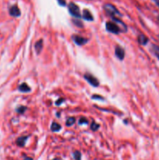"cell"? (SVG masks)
<instances>
[{
    "mask_svg": "<svg viewBox=\"0 0 159 160\" xmlns=\"http://www.w3.org/2000/svg\"><path fill=\"white\" fill-rule=\"evenodd\" d=\"M28 136H22V137H20L17 140V145L18 146H20V147H23V146L25 145L27 140L28 139Z\"/></svg>",
    "mask_w": 159,
    "mask_h": 160,
    "instance_id": "cell-11",
    "label": "cell"
},
{
    "mask_svg": "<svg viewBox=\"0 0 159 160\" xmlns=\"http://www.w3.org/2000/svg\"><path fill=\"white\" fill-rule=\"evenodd\" d=\"M23 160H33V159H32V158H30V157H26Z\"/></svg>",
    "mask_w": 159,
    "mask_h": 160,
    "instance_id": "cell-26",
    "label": "cell"
},
{
    "mask_svg": "<svg viewBox=\"0 0 159 160\" xmlns=\"http://www.w3.org/2000/svg\"><path fill=\"white\" fill-rule=\"evenodd\" d=\"M154 2L155 3V4L157 5V6L159 8V0H154Z\"/></svg>",
    "mask_w": 159,
    "mask_h": 160,
    "instance_id": "cell-25",
    "label": "cell"
},
{
    "mask_svg": "<svg viewBox=\"0 0 159 160\" xmlns=\"http://www.w3.org/2000/svg\"><path fill=\"white\" fill-rule=\"evenodd\" d=\"M26 109H27V107H26V106H19V107L17 108V112H18V113L22 114V113H23V112L26 111Z\"/></svg>",
    "mask_w": 159,
    "mask_h": 160,
    "instance_id": "cell-18",
    "label": "cell"
},
{
    "mask_svg": "<svg viewBox=\"0 0 159 160\" xmlns=\"http://www.w3.org/2000/svg\"><path fill=\"white\" fill-rule=\"evenodd\" d=\"M82 17L84 20H88V21H93L94 20V17L91 13V12L89 11L88 9H84Z\"/></svg>",
    "mask_w": 159,
    "mask_h": 160,
    "instance_id": "cell-9",
    "label": "cell"
},
{
    "mask_svg": "<svg viewBox=\"0 0 159 160\" xmlns=\"http://www.w3.org/2000/svg\"><path fill=\"white\" fill-rule=\"evenodd\" d=\"M100 127V125L99 124H98V123H96L94 121H93L92 122V123H91V131H98V128Z\"/></svg>",
    "mask_w": 159,
    "mask_h": 160,
    "instance_id": "cell-17",
    "label": "cell"
},
{
    "mask_svg": "<svg viewBox=\"0 0 159 160\" xmlns=\"http://www.w3.org/2000/svg\"><path fill=\"white\" fill-rule=\"evenodd\" d=\"M64 102H65V99H64L63 98H59L55 102V104H56V106H59V105H61V104Z\"/></svg>",
    "mask_w": 159,
    "mask_h": 160,
    "instance_id": "cell-21",
    "label": "cell"
},
{
    "mask_svg": "<svg viewBox=\"0 0 159 160\" xmlns=\"http://www.w3.org/2000/svg\"><path fill=\"white\" fill-rule=\"evenodd\" d=\"M73 40L77 46H84L86 43L88 42V39L85 37H82V36H79V35H73Z\"/></svg>",
    "mask_w": 159,
    "mask_h": 160,
    "instance_id": "cell-6",
    "label": "cell"
},
{
    "mask_svg": "<svg viewBox=\"0 0 159 160\" xmlns=\"http://www.w3.org/2000/svg\"><path fill=\"white\" fill-rule=\"evenodd\" d=\"M76 122V119L74 117H69L67 119L66 122H65V125L67 127H71L74 124V123Z\"/></svg>",
    "mask_w": 159,
    "mask_h": 160,
    "instance_id": "cell-16",
    "label": "cell"
},
{
    "mask_svg": "<svg viewBox=\"0 0 159 160\" xmlns=\"http://www.w3.org/2000/svg\"><path fill=\"white\" fill-rule=\"evenodd\" d=\"M34 48H35V51L37 52V54H40V52H41L43 48V40L42 39H40L35 43L34 45Z\"/></svg>",
    "mask_w": 159,
    "mask_h": 160,
    "instance_id": "cell-12",
    "label": "cell"
},
{
    "mask_svg": "<svg viewBox=\"0 0 159 160\" xmlns=\"http://www.w3.org/2000/svg\"><path fill=\"white\" fill-rule=\"evenodd\" d=\"M73 156H74V159H75L76 160L81 159V154H80V152H78V151H76V152H74Z\"/></svg>",
    "mask_w": 159,
    "mask_h": 160,
    "instance_id": "cell-19",
    "label": "cell"
},
{
    "mask_svg": "<svg viewBox=\"0 0 159 160\" xmlns=\"http://www.w3.org/2000/svg\"><path fill=\"white\" fill-rule=\"evenodd\" d=\"M137 40H138V42H139L140 45H142V46H146L148 42H149V39L145 36L144 34H140L138 36Z\"/></svg>",
    "mask_w": 159,
    "mask_h": 160,
    "instance_id": "cell-10",
    "label": "cell"
},
{
    "mask_svg": "<svg viewBox=\"0 0 159 160\" xmlns=\"http://www.w3.org/2000/svg\"><path fill=\"white\" fill-rule=\"evenodd\" d=\"M68 9L69 13L73 16V17H76V18H80L81 17V13L80 11L79 6L76 5L75 3H70L68 5Z\"/></svg>",
    "mask_w": 159,
    "mask_h": 160,
    "instance_id": "cell-2",
    "label": "cell"
},
{
    "mask_svg": "<svg viewBox=\"0 0 159 160\" xmlns=\"http://www.w3.org/2000/svg\"><path fill=\"white\" fill-rule=\"evenodd\" d=\"M73 23H75V25L78 26V27H83V23H82V22H80V21L73 20Z\"/></svg>",
    "mask_w": 159,
    "mask_h": 160,
    "instance_id": "cell-23",
    "label": "cell"
},
{
    "mask_svg": "<svg viewBox=\"0 0 159 160\" xmlns=\"http://www.w3.org/2000/svg\"><path fill=\"white\" fill-rule=\"evenodd\" d=\"M53 160H59V159H53Z\"/></svg>",
    "mask_w": 159,
    "mask_h": 160,
    "instance_id": "cell-27",
    "label": "cell"
},
{
    "mask_svg": "<svg viewBox=\"0 0 159 160\" xmlns=\"http://www.w3.org/2000/svg\"><path fill=\"white\" fill-rule=\"evenodd\" d=\"M84 79L93 87H98V85H99V81L98 80V79L90 74H86L84 75Z\"/></svg>",
    "mask_w": 159,
    "mask_h": 160,
    "instance_id": "cell-4",
    "label": "cell"
},
{
    "mask_svg": "<svg viewBox=\"0 0 159 160\" xmlns=\"http://www.w3.org/2000/svg\"><path fill=\"white\" fill-rule=\"evenodd\" d=\"M51 131L53 132L59 131L60 130H61V126H60L59 123H56V122H53L51 126Z\"/></svg>",
    "mask_w": 159,
    "mask_h": 160,
    "instance_id": "cell-15",
    "label": "cell"
},
{
    "mask_svg": "<svg viewBox=\"0 0 159 160\" xmlns=\"http://www.w3.org/2000/svg\"><path fill=\"white\" fill-rule=\"evenodd\" d=\"M18 90L21 92H31V88L27 85V83H23L21 84L20 86H19V88H18Z\"/></svg>",
    "mask_w": 159,
    "mask_h": 160,
    "instance_id": "cell-13",
    "label": "cell"
},
{
    "mask_svg": "<svg viewBox=\"0 0 159 160\" xmlns=\"http://www.w3.org/2000/svg\"><path fill=\"white\" fill-rule=\"evenodd\" d=\"M92 98L93 99H99V100H103L104 99V98L102 97V96H100V95H96V94H94L92 96Z\"/></svg>",
    "mask_w": 159,
    "mask_h": 160,
    "instance_id": "cell-22",
    "label": "cell"
},
{
    "mask_svg": "<svg viewBox=\"0 0 159 160\" xmlns=\"http://www.w3.org/2000/svg\"><path fill=\"white\" fill-rule=\"evenodd\" d=\"M151 51L152 52V53L159 60V46H158L157 45H154V44L151 45Z\"/></svg>",
    "mask_w": 159,
    "mask_h": 160,
    "instance_id": "cell-14",
    "label": "cell"
},
{
    "mask_svg": "<svg viewBox=\"0 0 159 160\" xmlns=\"http://www.w3.org/2000/svg\"><path fill=\"white\" fill-rule=\"evenodd\" d=\"M9 14L11 15L12 17H20L21 13H20V9H19V7L17 5H14L10 7L9 9Z\"/></svg>",
    "mask_w": 159,
    "mask_h": 160,
    "instance_id": "cell-8",
    "label": "cell"
},
{
    "mask_svg": "<svg viewBox=\"0 0 159 160\" xmlns=\"http://www.w3.org/2000/svg\"><path fill=\"white\" fill-rule=\"evenodd\" d=\"M115 54L119 60H123L125 58V51L121 46H117L115 49Z\"/></svg>",
    "mask_w": 159,
    "mask_h": 160,
    "instance_id": "cell-7",
    "label": "cell"
},
{
    "mask_svg": "<svg viewBox=\"0 0 159 160\" xmlns=\"http://www.w3.org/2000/svg\"><path fill=\"white\" fill-rule=\"evenodd\" d=\"M158 38H159V35H158Z\"/></svg>",
    "mask_w": 159,
    "mask_h": 160,
    "instance_id": "cell-28",
    "label": "cell"
},
{
    "mask_svg": "<svg viewBox=\"0 0 159 160\" xmlns=\"http://www.w3.org/2000/svg\"><path fill=\"white\" fill-rule=\"evenodd\" d=\"M103 8H104L105 13L110 17H116V16H122V14L119 13L116 7L111 3H105V5L103 6Z\"/></svg>",
    "mask_w": 159,
    "mask_h": 160,
    "instance_id": "cell-1",
    "label": "cell"
},
{
    "mask_svg": "<svg viewBox=\"0 0 159 160\" xmlns=\"http://www.w3.org/2000/svg\"><path fill=\"white\" fill-rule=\"evenodd\" d=\"M88 120H87V119H85V118H80L79 120V124H80V125H82V124H88Z\"/></svg>",
    "mask_w": 159,
    "mask_h": 160,
    "instance_id": "cell-20",
    "label": "cell"
},
{
    "mask_svg": "<svg viewBox=\"0 0 159 160\" xmlns=\"http://www.w3.org/2000/svg\"><path fill=\"white\" fill-rule=\"evenodd\" d=\"M58 3H59V4L60 6H65V5H66L65 0H58Z\"/></svg>",
    "mask_w": 159,
    "mask_h": 160,
    "instance_id": "cell-24",
    "label": "cell"
},
{
    "mask_svg": "<svg viewBox=\"0 0 159 160\" xmlns=\"http://www.w3.org/2000/svg\"><path fill=\"white\" fill-rule=\"evenodd\" d=\"M105 27H106V30H107L108 32H111L112 34H117L121 32L120 28L119 27V26L117 25L115 22L108 21V22L106 23V24H105Z\"/></svg>",
    "mask_w": 159,
    "mask_h": 160,
    "instance_id": "cell-3",
    "label": "cell"
},
{
    "mask_svg": "<svg viewBox=\"0 0 159 160\" xmlns=\"http://www.w3.org/2000/svg\"><path fill=\"white\" fill-rule=\"evenodd\" d=\"M112 20H113L115 23H116L117 25L119 26V27L120 28L121 32L127 31V26L126 25L123 21H122V20H120V19H119V18H117L116 17H112Z\"/></svg>",
    "mask_w": 159,
    "mask_h": 160,
    "instance_id": "cell-5",
    "label": "cell"
}]
</instances>
